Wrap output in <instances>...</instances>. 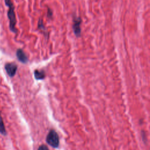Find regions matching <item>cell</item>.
I'll list each match as a JSON object with an SVG mask.
<instances>
[{
  "label": "cell",
  "mask_w": 150,
  "mask_h": 150,
  "mask_svg": "<svg viewBox=\"0 0 150 150\" xmlns=\"http://www.w3.org/2000/svg\"><path fill=\"white\" fill-rule=\"evenodd\" d=\"M142 139H143L144 143L145 144L146 142V138L145 133L144 132H142Z\"/></svg>",
  "instance_id": "9"
},
{
  "label": "cell",
  "mask_w": 150,
  "mask_h": 150,
  "mask_svg": "<svg viewBox=\"0 0 150 150\" xmlns=\"http://www.w3.org/2000/svg\"><path fill=\"white\" fill-rule=\"evenodd\" d=\"M18 66L14 63H7L5 65V69L7 74L10 77H13L16 74Z\"/></svg>",
  "instance_id": "3"
},
{
  "label": "cell",
  "mask_w": 150,
  "mask_h": 150,
  "mask_svg": "<svg viewBox=\"0 0 150 150\" xmlns=\"http://www.w3.org/2000/svg\"><path fill=\"white\" fill-rule=\"evenodd\" d=\"M80 24H81V19L80 18H75L73 19V29L74 31V34L77 36H80L81 33V28H80Z\"/></svg>",
  "instance_id": "4"
},
{
  "label": "cell",
  "mask_w": 150,
  "mask_h": 150,
  "mask_svg": "<svg viewBox=\"0 0 150 150\" xmlns=\"http://www.w3.org/2000/svg\"><path fill=\"white\" fill-rule=\"evenodd\" d=\"M34 76L36 80H42L45 79L46 76L45 72L43 70H35L34 71Z\"/></svg>",
  "instance_id": "6"
},
{
  "label": "cell",
  "mask_w": 150,
  "mask_h": 150,
  "mask_svg": "<svg viewBox=\"0 0 150 150\" xmlns=\"http://www.w3.org/2000/svg\"><path fill=\"white\" fill-rule=\"evenodd\" d=\"M16 57H17L18 59L21 62H22L23 63H26L28 62V58L27 56L26 55V54L25 53V52L23 51L22 49H18L16 50Z\"/></svg>",
  "instance_id": "5"
},
{
  "label": "cell",
  "mask_w": 150,
  "mask_h": 150,
  "mask_svg": "<svg viewBox=\"0 0 150 150\" xmlns=\"http://www.w3.org/2000/svg\"><path fill=\"white\" fill-rule=\"evenodd\" d=\"M0 133L3 135H6V131L5 127V125L3 121V119L1 115L0 114Z\"/></svg>",
  "instance_id": "7"
},
{
  "label": "cell",
  "mask_w": 150,
  "mask_h": 150,
  "mask_svg": "<svg viewBox=\"0 0 150 150\" xmlns=\"http://www.w3.org/2000/svg\"><path fill=\"white\" fill-rule=\"evenodd\" d=\"M38 150H49L48 147L46 145H41L39 146V147L38 148Z\"/></svg>",
  "instance_id": "8"
},
{
  "label": "cell",
  "mask_w": 150,
  "mask_h": 150,
  "mask_svg": "<svg viewBox=\"0 0 150 150\" xmlns=\"http://www.w3.org/2000/svg\"><path fill=\"white\" fill-rule=\"evenodd\" d=\"M5 3L7 6L9 7V9L8 11V17L9 19V27L11 31L13 32H16L17 30L15 28V25L16 23V16L14 12V6L11 1L6 0L5 1Z\"/></svg>",
  "instance_id": "1"
},
{
  "label": "cell",
  "mask_w": 150,
  "mask_h": 150,
  "mask_svg": "<svg viewBox=\"0 0 150 150\" xmlns=\"http://www.w3.org/2000/svg\"><path fill=\"white\" fill-rule=\"evenodd\" d=\"M46 141L47 143L53 148H57L59 145V137L54 129H50L48 133Z\"/></svg>",
  "instance_id": "2"
}]
</instances>
